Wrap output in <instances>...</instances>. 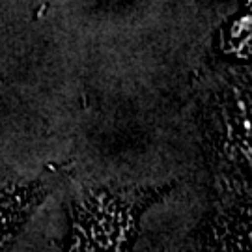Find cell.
Segmentation results:
<instances>
[{
	"mask_svg": "<svg viewBox=\"0 0 252 252\" xmlns=\"http://www.w3.org/2000/svg\"><path fill=\"white\" fill-rule=\"evenodd\" d=\"M36 204V187H17L0 181V245L17 232Z\"/></svg>",
	"mask_w": 252,
	"mask_h": 252,
	"instance_id": "1",
	"label": "cell"
}]
</instances>
